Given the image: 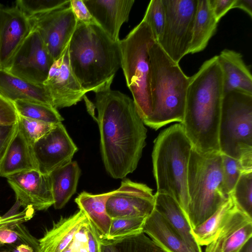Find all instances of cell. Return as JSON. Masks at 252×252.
<instances>
[{
  "label": "cell",
  "instance_id": "obj_38",
  "mask_svg": "<svg viewBox=\"0 0 252 252\" xmlns=\"http://www.w3.org/2000/svg\"><path fill=\"white\" fill-rule=\"evenodd\" d=\"M19 115L13 102L0 94V126L16 124Z\"/></svg>",
  "mask_w": 252,
  "mask_h": 252
},
{
  "label": "cell",
  "instance_id": "obj_6",
  "mask_svg": "<svg viewBox=\"0 0 252 252\" xmlns=\"http://www.w3.org/2000/svg\"><path fill=\"white\" fill-rule=\"evenodd\" d=\"M188 219L191 228L205 221L229 198L225 192L220 152L203 153L192 148L188 167Z\"/></svg>",
  "mask_w": 252,
  "mask_h": 252
},
{
  "label": "cell",
  "instance_id": "obj_35",
  "mask_svg": "<svg viewBox=\"0 0 252 252\" xmlns=\"http://www.w3.org/2000/svg\"><path fill=\"white\" fill-rule=\"evenodd\" d=\"M18 125L28 141L33 146L35 142L49 132L56 124L19 116Z\"/></svg>",
  "mask_w": 252,
  "mask_h": 252
},
{
  "label": "cell",
  "instance_id": "obj_34",
  "mask_svg": "<svg viewBox=\"0 0 252 252\" xmlns=\"http://www.w3.org/2000/svg\"><path fill=\"white\" fill-rule=\"evenodd\" d=\"M70 0H18L15 5L30 18L65 5Z\"/></svg>",
  "mask_w": 252,
  "mask_h": 252
},
{
  "label": "cell",
  "instance_id": "obj_48",
  "mask_svg": "<svg viewBox=\"0 0 252 252\" xmlns=\"http://www.w3.org/2000/svg\"><path fill=\"white\" fill-rule=\"evenodd\" d=\"M1 217L0 216V219Z\"/></svg>",
  "mask_w": 252,
  "mask_h": 252
},
{
  "label": "cell",
  "instance_id": "obj_24",
  "mask_svg": "<svg viewBox=\"0 0 252 252\" xmlns=\"http://www.w3.org/2000/svg\"><path fill=\"white\" fill-rule=\"evenodd\" d=\"M155 208L165 219L194 252H202L191 233L188 219L178 202L172 196L156 192Z\"/></svg>",
  "mask_w": 252,
  "mask_h": 252
},
{
  "label": "cell",
  "instance_id": "obj_1",
  "mask_svg": "<svg viewBox=\"0 0 252 252\" xmlns=\"http://www.w3.org/2000/svg\"><path fill=\"white\" fill-rule=\"evenodd\" d=\"M95 94L104 167L113 178L123 179L137 167L147 130L130 97L111 88Z\"/></svg>",
  "mask_w": 252,
  "mask_h": 252
},
{
  "label": "cell",
  "instance_id": "obj_23",
  "mask_svg": "<svg viewBox=\"0 0 252 252\" xmlns=\"http://www.w3.org/2000/svg\"><path fill=\"white\" fill-rule=\"evenodd\" d=\"M143 232L164 252H194L155 208L146 218Z\"/></svg>",
  "mask_w": 252,
  "mask_h": 252
},
{
  "label": "cell",
  "instance_id": "obj_12",
  "mask_svg": "<svg viewBox=\"0 0 252 252\" xmlns=\"http://www.w3.org/2000/svg\"><path fill=\"white\" fill-rule=\"evenodd\" d=\"M155 195L146 185L125 179L110 191L106 203L107 214L117 218H147L155 209Z\"/></svg>",
  "mask_w": 252,
  "mask_h": 252
},
{
  "label": "cell",
  "instance_id": "obj_31",
  "mask_svg": "<svg viewBox=\"0 0 252 252\" xmlns=\"http://www.w3.org/2000/svg\"><path fill=\"white\" fill-rule=\"evenodd\" d=\"M146 218L112 219L108 234L105 239L115 241L143 232Z\"/></svg>",
  "mask_w": 252,
  "mask_h": 252
},
{
  "label": "cell",
  "instance_id": "obj_27",
  "mask_svg": "<svg viewBox=\"0 0 252 252\" xmlns=\"http://www.w3.org/2000/svg\"><path fill=\"white\" fill-rule=\"evenodd\" d=\"M218 23L209 0H198L189 54L198 53L205 49L216 32Z\"/></svg>",
  "mask_w": 252,
  "mask_h": 252
},
{
  "label": "cell",
  "instance_id": "obj_20",
  "mask_svg": "<svg viewBox=\"0 0 252 252\" xmlns=\"http://www.w3.org/2000/svg\"><path fill=\"white\" fill-rule=\"evenodd\" d=\"M218 56L224 94L236 91L252 94V76L242 55L232 50H222Z\"/></svg>",
  "mask_w": 252,
  "mask_h": 252
},
{
  "label": "cell",
  "instance_id": "obj_46",
  "mask_svg": "<svg viewBox=\"0 0 252 252\" xmlns=\"http://www.w3.org/2000/svg\"><path fill=\"white\" fill-rule=\"evenodd\" d=\"M63 252H79L73 240Z\"/></svg>",
  "mask_w": 252,
  "mask_h": 252
},
{
  "label": "cell",
  "instance_id": "obj_19",
  "mask_svg": "<svg viewBox=\"0 0 252 252\" xmlns=\"http://www.w3.org/2000/svg\"><path fill=\"white\" fill-rule=\"evenodd\" d=\"M89 222L80 210L69 217L61 218L38 240V252H63L71 243L76 234Z\"/></svg>",
  "mask_w": 252,
  "mask_h": 252
},
{
  "label": "cell",
  "instance_id": "obj_39",
  "mask_svg": "<svg viewBox=\"0 0 252 252\" xmlns=\"http://www.w3.org/2000/svg\"><path fill=\"white\" fill-rule=\"evenodd\" d=\"M18 129V122L13 125L0 126V162Z\"/></svg>",
  "mask_w": 252,
  "mask_h": 252
},
{
  "label": "cell",
  "instance_id": "obj_30",
  "mask_svg": "<svg viewBox=\"0 0 252 252\" xmlns=\"http://www.w3.org/2000/svg\"><path fill=\"white\" fill-rule=\"evenodd\" d=\"M230 195L235 205L252 218V170L241 173Z\"/></svg>",
  "mask_w": 252,
  "mask_h": 252
},
{
  "label": "cell",
  "instance_id": "obj_44",
  "mask_svg": "<svg viewBox=\"0 0 252 252\" xmlns=\"http://www.w3.org/2000/svg\"><path fill=\"white\" fill-rule=\"evenodd\" d=\"M100 251L101 252H118L112 241L102 238L100 240Z\"/></svg>",
  "mask_w": 252,
  "mask_h": 252
},
{
  "label": "cell",
  "instance_id": "obj_36",
  "mask_svg": "<svg viewBox=\"0 0 252 252\" xmlns=\"http://www.w3.org/2000/svg\"><path fill=\"white\" fill-rule=\"evenodd\" d=\"M221 154L224 188L226 193L230 195L244 170L238 160L224 154Z\"/></svg>",
  "mask_w": 252,
  "mask_h": 252
},
{
  "label": "cell",
  "instance_id": "obj_29",
  "mask_svg": "<svg viewBox=\"0 0 252 252\" xmlns=\"http://www.w3.org/2000/svg\"><path fill=\"white\" fill-rule=\"evenodd\" d=\"M13 103L19 116L52 124L63 120L57 109L52 106L25 100H17Z\"/></svg>",
  "mask_w": 252,
  "mask_h": 252
},
{
  "label": "cell",
  "instance_id": "obj_47",
  "mask_svg": "<svg viewBox=\"0 0 252 252\" xmlns=\"http://www.w3.org/2000/svg\"><path fill=\"white\" fill-rule=\"evenodd\" d=\"M1 244H1V242H0V245H1Z\"/></svg>",
  "mask_w": 252,
  "mask_h": 252
},
{
  "label": "cell",
  "instance_id": "obj_42",
  "mask_svg": "<svg viewBox=\"0 0 252 252\" xmlns=\"http://www.w3.org/2000/svg\"><path fill=\"white\" fill-rule=\"evenodd\" d=\"M88 252H101V235L94 225L90 221L87 226Z\"/></svg>",
  "mask_w": 252,
  "mask_h": 252
},
{
  "label": "cell",
  "instance_id": "obj_4",
  "mask_svg": "<svg viewBox=\"0 0 252 252\" xmlns=\"http://www.w3.org/2000/svg\"><path fill=\"white\" fill-rule=\"evenodd\" d=\"M149 52L152 113L143 123L157 130L172 122H183L190 77L157 42Z\"/></svg>",
  "mask_w": 252,
  "mask_h": 252
},
{
  "label": "cell",
  "instance_id": "obj_21",
  "mask_svg": "<svg viewBox=\"0 0 252 252\" xmlns=\"http://www.w3.org/2000/svg\"><path fill=\"white\" fill-rule=\"evenodd\" d=\"M38 170L33 147L19 129L0 162V177L7 178L23 171Z\"/></svg>",
  "mask_w": 252,
  "mask_h": 252
},
{
  "label": "cell",
  "instance_id": "obj_45",
  "mask_svg": "<svg viewBox=\"0 0 252 252\" xmlns=\"http://www.w3.org/2000/svg\"><path fill=\"white\" fill-rule=\"evenodd\" d=\"M238 252H252V237L245 243Z\"/></svg>",
  "mask_w": 252,
  "mask_h": 252
},
{
  "label": "cell",
  "instance_id": "obj_32",
  "mask_svg": "<svg viewBox=\"0 0 252 252\" xmlns=\"http://www.w3.org/2000/svg\"><path fill=\"white\" fill-rule=\"evenodd\" d=\"M112 241L118 252H164L144 232Z\"/></svg>",
  "mask_w": 252,
  "mask_h": 252
},
{
  "label": "cell",
  "instance_id": "obj_17",
  "mask_svg": "<svg viewBox=\"0 0 252 252\" xmlns=\"http://www.w3.org/2000/svg\"><path fill=\"white\" fill-rule=\"evenodd\" d=\"M95 23L118 42L122 25L128 21L134 0H83Z\"/></svg>",
  "mask_w": 252,
  "mask_h": 252
},
{
  "label": "cell",
  "instance_id": "obj_33",
  "mask_svg": "<svg viewBox=\"0 0 252 252\" xmlns=\"http://www.w3.org/2000/svg\"><path fill=\"white\" fill-rule=\"evenodd\" d=\"M142 20L150 27L156 42L158 41L163 33L165 22L163 0H151Z\"/></svg>",
  "mask_w": 252,
  "mask_h": 252
},
{
  "label": "cell",
  "instance_id": "obj_9",
  "mask_svg": "<svg viewBox=\"0 0 252 252\" xmlns=\"http://www.w3.org/2000/svg\"><path fill=\"white\" fill-rule=\"evenodd\" d=\"M165 22L157 42L175 63L189 54L198 0H162Z\"/></svg>",
  "mask_w": 252,
  "mask_h": 252
},
{
  "label": "cell",
  "instance_id": "obj_7",
  "mask_svg": "<svg viewBox=\"0 0 252 252\" xmlns=\"http://www.w3.org/2000/svg\"><path fill=\"white\" fill-rule=\"evenodd\" d=\"M218 140L221 154L238 160L244 171L252 170V94H223Z\"/></svg>",
  "mask_w": 252,
  "mask_h": 252
},
{
  "label": "cell",
  "instance_id": "obj_5",
  "mask_svg": "<svg viewBox=\"0 0 252 252\" xmlns=\"http://www.w3.org/2000/svg\"><path fill=\"white\" fill-rule=\"evenodd\" d=\"M192 148L183 126L179 123L164 129L159 134L154 141L152 152L157 192L173 197L187 218L189 202L188 167Z\"/></svg>",
  "mask_w": 252,
  "mask_h": 252
},
{
  "label": "cell",
  "instance_id": "obj_26",
  "mask_svg": "<svg viewBox=\"0 0 252 252\" xmlns=\"http://www.w3.org/2000/svg\"><path fill=\"white\" fill-rule=\"evenodd\" d=\"M110 192L93 194L83 191L75 202L88 220L94 225L102 238L107 236L112 219L107 214L106 203Z\"/></svg>",
  "mask_w": 252,
  "mask_h": 252
},
{
  "label": "cell",
  "instance_id": "obj_41",
  "mask_svg": "<svg viewBox=\"0 0 252 252\" xmlns=\"http://www.w3.org/2000/svg\"><path fill=\"white\" fill-rule=\"evenodd\" d=\"M235 0H209L213 14L219 22L226 13L233 8Z\"/></svg>",
  "mask_w": 252,
  "mask_h": 252
},
{
  "label": "cell",
  "instance_id": "obj_11",
  "mask_svg": "<svg viewBox=\"0 0 252 252\" xmlns=\"http://www.w3.org/2000/svg\"><path fill=\"white\" fill-rule=\"evenodd\" d=\"M54 62L39 33L32 29L13 57L7 71L30 82L43 85Z\"/></svg>",
  "mask_w": 252,
  "mask_h": 252
},
{
  "label": "cell",
  "instance_id": "obj_28",
  "mask_svg": "<svg viewBox=\"0 0 252 252\" xmlns=\"http://www.w3.org/2000/svg\"><path fill=\"white\" fill-rule=\"evenodd\" d=\"M235 204L229 196L211 216L200 225L191 229L192 234L198 244L207 246L215 238L225 224Z\"/></svg>",
  "mask_w": 252,
  "mask_h": 252
},
{
  "label": "cell",
  "instance_id": "obj_22",
  "mask_svg": "<svg viewBox=\"0 0 252 252\" xmlns=\"http://www.w3.org/2000/svg\"><path fill=\"white\" fill-rule=\"evenodd\" d=\"M0 94L13 102L25 100L54 107L51 96L43 85L30 82L2 69H0Z\"/></svg>",
  "mask_w": 252,
  "mask_h": 252
},
{
  "label": "cell",
  "instance_id": "obj_14",
  "mask_svg": "<svg viewBox=\"0 0 252 252\" xmlns=\"http://www.w3.org/2000/svg\"><path fill=\"white\" fill-rule=\"evenodd\" d=\"M43 85L56 109L75 105L85 96L86 92L71 68L68 46L62 56L54 62Z\"/></svg>",
  "mask_w": 252,
  "mask_h": 252
},
{
  "label": "cell",
  "instance_id": "obj_37",
  "mask_svg": "<svg viewBox=\"0 0 252 252\" xmlns=\"http://www.w3.org/2000/svg\"><path fill=\"white\" fill-rule=\"evenodd\" d=\"M39 240L24 226L16 242L0 245V252H38Z\"/></svg>",
  "mask_w": 252,
  "mask_h": 252
},
{
  "label": "cell",
  "instance_id": "obj_18",
  "mask_svg": "<svg viewBox=\"0 0 252 252\" xmlns=\"http://www.w3.org/2000/svg\"><path fill=\"white\" fill-rule=\"evenodd\" d=\"M252 237V218L236 205L214 240L206 246L205 252H238Z\"/></svg>",
  "mask_w": 252,
  "mask_h": 252
},
{
  "label": "cell",
  "instance_id": "obj_2",
  "mask_svg": "<svg viewBox=\"0 0 252 252\" xmlns=\"http://www.w3.org/2000/svg\"><path fill=\"white\" fill-rule=\"evenodd\" d=\"M223 94L216 55L205 61L190 77L181 123L193 147L200 152H220L218 134Z\"/></svg>",
  "mask_w": 252,
  "mask_h": 252
},
{
  "label": "cell",
  "instance_id": "obj_43",
  "mask_svg": "<svg viewBox=\"0 0 252 252\" xmlns=\"http://www.w3.org/2000/svg\"><path fill=\"white\" fill-rule=\"evenodd\" d=\"M233 8H239L244 11L251 18L252 17V0H235Z\"/></svg>",
  "mask_w": 252,
  "mask_h": 252
},
{
  "label": "cell",
  "instance_id": "obj_10",
  "mask_svg": "<svg viewBox=\"0 0 252 252\" xmlns=\"http://www.w3.org/2000/svg\"><path fill=\"white\" fill-rule=\"evenodd\" d=\"M29 18L32 29L38 32L54 61L58 60L67 47L78 23L70 1L65 5Z\"/></svg>",
  "mask_w": 252,
  "mask_h": 252
},
{
  "label": "cell",
  "instance_id": "obj_15",
  "mask_svg": "<svg viewBox=\"0 0 252 252\" xmlns=\"http://www.w3.org/2000/svg\"><path fill=\"white\" fill-rule=\"evenodd\" d=\"M7 182L15 192L16 200L25 208L31 206L35 211L48 209L54 204L49 174L31 170L7 177Z\"/></svg>",
  "mask_w": 252,
  "mask_h": 252
},
{
  "label": "cell",
  "instance_id": "obj_8",
  "mask_svg": "<svg viewBox=\"0 0 252 252\" xmlns=\"http://www.w3.org/2000/svg\"><path fill=\"white\" fill-rule=\"evenodd\" d=\"M156 41L150 27L142 20L119 42L121 67L143 121L152 113L149 51Z\"/></svg>",
  "mask_w": 252,
  "mask_h": 252
},
{
  "label": "cell",
  "instance_id": "obj_25",
  "mask_svg": "<svg viewBox=\"0 0 252 252\" xmlns=\"http://www.w3.org/2000/svg\"><path fill=\"white\" fill-rule=\"evenodd\" d=\"M81 170L76 161L63 165L49 174L56 209L63 208L76 192Z\"/></svg>",
  "mask_w": 252,
  "mask_h": 252
},
{
  "label": "cell",
  "instance_id": "obj_16",
  "mask_svg": "<svg viewBox=\"0 0 252 252\" xmlns=\"http://www.w3.org/2000/svg\"><path fill=\"white\" fill-rule=\"evenodd\" d=\"M32 31L30 18L16 5H0V69L8 70L15 54Z\"/></svg>",
  "mask_w": 252,
  "mask_h": 252
},
{
  "label": "cell",
  "instance_id": "obj_3",
  "mask_svg": "<svg viewBox=\"0 0 252 252\" xmlns=\"http://www.w3.org/2000/svg\"><path fill=\"white\" fill-rule=\"evenodd\" d=\"M119 42L113 41L95 22L77 23L68 54L72 71L86 93L110 88L121 67Z\"/></svg>",
  "mask_w": 252,
  "mask_h": 252
},
{
  "label": "cell",
  "instance_id": "obj_13",
  "mask_svg": "<svg viewBox=\"0 0 252 252\" xmlns=\"http://www.w3.org/2000/svg\"><path fill=\"white\" fill-rule=\"evenodd\" d=\"M32 147L38 171L44 174L71 161L78 151L62 123L56 124Z\"/></svg>",
  "mask_w": 252,
  "mask_h": 252
},
{
  "label": "cell",
  "instance_id": "obj_40",
  "mask_svg": "<svg viewBox=\"0 0 252 252\" xmlns=\"http://www.w3.org/2000/svg\"><path fill=\"white\" fill-rule=\"evenodd\" d=\"M70 5L78 22H95L83 0H70Z\"/></svg>",
  "mask_w": 252,
  "mask_h": 252
}]
</instances>
